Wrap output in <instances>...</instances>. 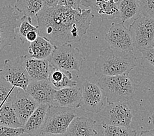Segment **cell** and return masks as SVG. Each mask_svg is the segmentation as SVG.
<instances>
[{
    "instance_id": "6da1fadb",
    "label": "cell",
    "mask_w": 154,
    "mask_h": 136,
    "mask_svg": "<svg viewBox=\"0 0 154 136\" xmlns=\"http://www.w3.org/2000/svg\"><path fill=\"white\" fill-rule=\"evenodd\" d=\"M36 17L39 35L58 47L79 42L86 34L94 14L91 9L80 12L58 5L43 8Z\"/></svg>"
},
{
    "instance_id": "7a4b0ae2",
    "label": "cell",
    "mask_w": 154,
    "mask_h": 136,
    "mask_svg": "<svg viewBox=\"0 0 154 136\" xmlns=\"http://www.w3.org/2000/svg\"><path fill=\"white\" fill-rule=\"evenodd\" d=\"M133 52H127L108 47L101 51L94 63L96 76H113L129 74L137 65Z\"/></svg>"
},
{
    "instance_id": "3957f363",
    "label": "cell",
    "mask_w": 154,
    "mask_h": 136,
    "mask_svg": "<svg viewBox=\"0 0 154 136\" xmlns=\"http://www.w3.org/2000/svg\"><path fill=\"white\" fill-rule=\"evenodd\" d=\"M98 84L105 93L108 103L129 101L134 95L136 86L129 74L99 77Z\"/></svg>"
},
{
    "instance_id": "277c9868",
    "label": "cell",
    "mask_w": 154,
    "mask_h": 136,
    "mask_svg": "<svg viewBox=\"0 0 154 136\" xmlns=\"http://www.w3.org/2000/svg\"><path fill=\"white\" fill-rule=\"evenodd\" d=\"M76 115L74 108L49 105L42 134H65Z\"/></svg>"
},
{
    "instance_id": "5b68a950",
    "label": "cell",
    "mask_w": 154,
    "mask_h": 136,
    "mask_svg": "<svg viewBox=\"0 0 154 136\" xmlns=\"http://www.w3.org/2000/svg\"><path fill=\"white\" fill-rule=\"evenodd\" d=\"M54 68L66 71H79L84 58L77 47L70 43L56 47L49 59Z\"/></svg>"
},
{
    "instance_id": "8992f818",
    "label": "cell",
    "mask_w": 154,
    "mask_h": 136,
    "mask_svg": "<svg viewBox=\"0 0 154 136\" xmlns=\"http://www.w3.org/2000/svg\"><path fill=\"white\" fill-rule=\"evenodd\" d=\"M26 55H20L13 59H7L0 69V77L24 90L31 81L26 69Z\"/></svg>"
},
{
    "instance_id": "52a82bcc",
    "label": "cell",
    "mask_w": 154,
    "mask_h": 136,
    "mask_svg": "<svg viewBox=\"0 0 154 136\" xmlns=\"http://www.w3.org/2000/svg\"><path fill=\"white\" fill-rule=\"evenodd\" d=\"M129 30L134 49L141 52L154 46V18L140 14L133 20Z\"/></svg>"
},
{
    "instance_id": "ba28073f",
    "label": "cell",
    "mask_w": 154,
    "mask_h": 136,
    "mask_svg": "<svg viewBox=\"0 0 154 136\" xmlns=\"http://www.w3.org/2000/svg\"><path fill=\"white\" fill-rule=\"evenodd\" d=\"M20 23L15 10L10 5L0 7V53L16 40V30Z\"/></svg>"
},
{
    "instance_id": "9c48e42d",
    "label": "cell",
    "mask_w": 154,
    "mask_h": 136,
    "mask_svg": "<svg viewBox=\"0 0 154 136\" xmlns=\"http://www.w3.org/2000/svg\"><path fill=\"white\" fill-rule=\"evenodd\" d=\"M102 123L114 126L130 127L133 113L129 101L108 103L99 113Z\"/></svg>"
},
{
    "instance_id": "30bf717a",
    "label": "cell",
    "mask_w": 154,
    "mask_h": 136,
    "mask_svg": "<svg viewBox=\"0 0 154 136\" xmlns=\"http://www.w3.org/2000/svg\"><path fill=\"white\" fill-rule=\"evenodd\" d=\"M82 94L81 107L85 111L97 114L104 109L106 97L98 84L87 80H84L82 84Z\"/></svg>"
},
{
    "instance_id": "8fae6325",
    "label": "cell",
    "mask_w": 154,
    "mask_h": 136,
    "mask_svg": "<svg viewBox=\"0 0 154 136\" xmlns=\"http://www.w3.org/2000/svg\"><path fill=\"white\" fill-rule=\"evenodd\" d=\"M105 39L113 49L127 52H133L134 49L131 32L123 22L112 23L106 33Z\"/></svg>"
},
{
    "instance_id": "7c38bea8",
    "label": "cell",
    "mask_w": 154,
    "mask_h": 136,
    "mask_svg": "<svg viewBox=\"0 0 154 136\" xmlns=\"http://www.w3.org/2000/svg\"><path fill=\"white\" fill-rule=\"evenodd\" d=\"M121 0H82L83 6L91 9L102 20L119 17L118 4Z\"/></svg>"
},
{
    "instance_id": "4fadbf2b",
    "label": "cell",
    "mask_w": 154,
    "mask_h": 136,
    "mask_svg": "<svg viewBox=\"0 0 154 136\" xmlns=\"http://www.w3.org/2000/svg\"><path fill=\"white\" fill-rule=\"evenodd\" d=\"M26 91L39 104L54 105L56 90L49 80H31Z\"/></svg>"
},
{
    "instance_id": "5bb4252c",
    "label": "cell",
    "mask_w": 154,
    "mask_h": 136,
    "mask_svg": "<svg viewBox=\"0 0 154 136\" xmlns=\"http://www.w3.org/2000/svg\"><path fill=\"white\" fill-rule=\"evenodd\" d=\"M39 105V103L26 91L22 89H19L13 102V106L23 126L38 107Z\"/></svg>"
},
{
    "instance_id": "9a60e30c",
    "label": "cell",
    "mask_w": 154,
    "mask_h": 136,
    "mask_svg": "<svg viewBox=\"0 0 154 136\" xmlns=\"http://www.w3.org/2000/svg\"><path fill=\"white\" fill-rule=\"evenodd\" d=\"M49 107L48 104L39 105L38 107L23 126L24 134H27L30 136H39L42 134Z\"/></svg>"
},
{
    "instance_id": "2e32d148",
    "label": "cell",
    "mask_w": 154,
    "mask_h": 136,
    "mask_svg": "<svg viewBox=\"0 0 154 136\" xmlns=\"http://www.w3.org/2000/svg\"><path fill=\"white\" fill-rule=\"evenodd\" d=\"M82 90L76 86L56 90L54 105L78 109L82 103Z\"/></svg>"
},
{
    "instance_id": "e0dca14e",
    "label": "cell",
    "mask_w": 154,
    "mask_h": 136,
    "mask_svg": "<svg viewBox=\"0 0 154 136\" xmlns=\"http://www.w3.org/2000/svg\"><path fill=\"white\" fill-rule=\"evenodd\" d=\"M51 68L49 60H39L26 55V69L31 80H49Z\"/></svg>"
},
{
    "instance_id": "ac0fdd59",
    "label": "cell",
    "mask_w": 154,
    "mask_h": 136,
    "mask_svg": "<svg viewBox=\"0 0 154 136\" xmlns=\"http://www.w3.org/2000/svg\"><path fill=\"white\" fill-rule=\"evenodd\" d=\"M96 121L85 116H76L66 132V136H98L95 130Z\"/></svg>"
},
{
    "instance_id": "d6986e66",
    "label": "cell",
    "mask_w": 154,
    "mask_h": 136,
    "mask_svg": "<svg viewBox=\"0 0 154 136\" xmlns=\"http://www.w3.org/2000/svg\"><path fill=\"white\" fill-rule=\"evenodd\" d=\"M56 46L42 36L39 35L34 41L30 43L29 55L39 60H49Z\"/></svg>"
},
{
    "instance_id": "ffe728a7",
    "label": "cell",
    "mask_w": 154,
    "mask_h": 136,
    "mask_svg": "<svg viewBox=\"0 0 154 136\" xmlns=\"http://www.w3.org/2000/svg\"><path fill=\"white\" fill-rule=\"evenodd\" d=\"M73 75L69 71L63 70L52 66L49 80L55 90L77 86V82L72 79Z\"/></svg>"
},
{
    "instance_id": "44dd1931",
    "label": "cell",
    "mask_w": 154,
    "mask_h": 136,
    "mask_svg": "<svg viewBox=\"0 0 154 136\" xmlns=\"http://www.w3.org/2000/svg\"><path fill=\"white\" fill-rule=\"evenodd\" d=\"M118 9L121 21L124 23L127 20H134L140 15L139 0H121Z\"/></svg>"
},
{
    "instance_id": "7402d4cb",
    "label": "cell",
    "mask_w": 154,
    "mask_h": 136,
    "mask_svg": "<svg viewBox=\"0 0 154 136\" xmlns=\"http://www.w3.org/2000/svg\"><path fill=\"white\" fill-rule=\"evenodd\" d=\"M0 125L13 128L23 127L12 103H0Z\"/></svg>"
},
{
    "instance_id": "603a6c76",
    "label": "cell",
    "mask_w": 154,
    "mask_h": 136,
    "mask_svg": "<svg viewBox=\"0 0 154 136\" xmlns=\"http://www.w3.org/2000/svg\"><path fill=\"white\" fill-rule=\"evenodd\" d=\"M44 7V0H17L14 8L23 15L35 17Z\"/></svg>"
},
{
    "instance_id": "cb8c5ba5",
    "label": "cell",
    "mask_w": 154,
    "mask_h": 136,
    "mask_svg": "<svg viewBox=\"0 0 154 136\" xmlns=\"http://www.w3.org/2000/svg\"><path fill=\"white\" fill-rule=\"evenodd\" d=\"M19 88L13 85L0 77V103H12L19 92Z\"/></svg>"
},
{
    "instance_id": "d4e9b609",
    "label": "cell",
    "mask_w": 154,
    "mask_h": 136,
    "mask_svg": "<svg viewBox=\"0 0 154 136\" xmlns=\"http://www.w3.org/2000/svg\"><path fill=\"white\" fill-rule=\"evenodd\" d=\"M104 136H137V132L130 127L114 126L106 124H102Z\"/></svg>"
},
{
    "instance_id": "484cf974",
    "label": "cell",
    "mask_w": 154,
    "mask_h": 136,
    "mask_svg": "<svg viewBox=\"0 0 154 136\" xmlns=\"http://www.w3.org/2000/svg\"><path fill=\"white\" fill-rule=\"evenodd\" d=\"M18 29V32H17V35L19 37V39L22 43L24 44L26 41V36L29 32L32 30H38L37 26L32 24V18L23 15L20 18V23Z\"/></svg>"
},
{
    "instance_id": "4316f807",
    "label": "cell",
    "mask_w": 154,
    "mask_h": 136,
    "mask_svg": "<svg viewBox=\"0 0 154 136\" xmlns=\"http://www.w3.org/2000/svg\"><path fill=\"white\" fill-rule=\"evenodd\" d=\"M140 64L143 68L154 73V46L142 50Z\"/></svg>"
},
{
    "instance_id": "83f0119b",
    "label": "cell",
    "mask_w": 154,
    "mask_h": 136,
    "mask_svg": "<svg viewBox=\"0 0 154 136\" xmlns=\"http://www.w3.org/2000/svg\"><path fill=\"white\" fill-rule=\"evenodd\" d=\"M140 14L154 18V0H139Z\"/></svg>"
},
{
    "instance_id": "f1b7e54d",
    "label": "cell",
    "mask_w": 154,
    "mask_h": 136,
    "mask_svg": "<svg viewBox=\"0 0 154 136\" xmlns=\"http://www.w3.org/2000/svg\"><path fill=\"white\" fill-rule=\"evenodd\" d=\"M23 134V127L13 128L0 125V136H20Z\"/></svg>"
},
{
    "instance_id": "f546056e",
    "label": "cell",
    "mask_w": 154,
    "mask_h": 136,
    "mask_svg": "<svg viewBox=\"0 0 154 136\" xmlns=\"http://www.w3.org/2000/svg\"><path fill=\"white\" fill-rule=\"evenodd\" d=\"M82 0H60L58 3V5L69 7V8L82 12L83 11V9L81 8V6L82 5Z\"/></svg>"
},
{
    "instance_id": "4dcf8cb0",
    "label": "cell",
    "mask_w": 154,
    "mask_h": 136,
    "mask_svg": "<svg viewBox=\"0 0 154 136\" xmlns=\"http://www.w3.org/2000/svg\"><path fill=\"white\" fill-rule=\"evenodd\" d=\"M39 36L38 30H32L29 32L26 36V41L28 43H32Z\"/></svg>"
},
{
    "instance_id": "1f68e13d",
    "label": "cell",
    "mask_w": 154,
    "mask_h": 136,
    "mask_svg": "<svg viewBox=\"0 0 154 136\" xmlns=\"http://www.w3.org/2000/svg\"><path fill=\"white\" fill-rule=\"evenodd\" d=\"M60 0H44V7H53L58 5Z\"/></svg>"
},
{
    "instance_id": "d6a6232c",
    "label": "cell",
    "mask_w": 154,
    "mask_h": 136,
    "mask_svg": "<svg viewBox=\"0 0 154 136\" xmlns=\"http://www.w3.org/2000/svg\"><path fill=\"white\" fill-rule=\"evenodd\" d=\"M139 136H154V129L142 131Z\"/></svg>"
},
{
    "instance_id": "836d02e7",
    "label": "cell",
    "mask_w": 154,
    "mask_h": 136,
    "mask_svg": "<svg viewBox=\"0 0 154 136\" xmlns=\"http://www.w3.org/2000/svg\"><path fill=\"white\" fill-rule=\"evenodd\" d=\"M39 136H66V134H42Z\"/></svg>"
},
{
    "instance_id": "e575fe53",
    "label": "cell",
    "mask_w": 154,
    "mask_h": 136,
    "mask_svg": "<svg viewBox=\"0 0 154 136\" xmlns=\"http://www.w3.org/2000/svg\"><path fill=\"white\" fill-rule=\"evenodd\" d=\"M152 123H153V126H154V112H153V115H152Z\"/></svg>"
}]
</instances>
